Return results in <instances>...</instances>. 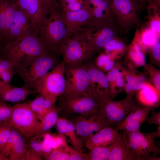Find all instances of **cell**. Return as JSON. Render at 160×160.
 <instances>
[{
  "instance_id": "obj_1",
  "label": "cell",
  "mask_w": 160,
  "mask_h": 160,
  "mask_svg": "<svg viewBox=\"0 0 160 160\" xmlns=\"http://www.w3.org/2000/svg\"><path fill=\"white\" fill-rule=\"evenodd\" d=\"M60 55L51 51L39 56L27 57L15 65L13 70L22 79L25 86L34 88L38 81L60 62Z\"/></svg>"
},
{
  "instance_id": "obj_2",
  "label": "cell",
  "mask_w": 160,
  "mask_h": 160,
  "mask_svg": "<svg viewBox=\"0 0 160 160\" xmlns=\"http://www.w3.org/2000/svg\"><path fill=\"white\" fill-rule=\"evenodd\" d=\"M75 33L84 39L88 43L92 55L104 47L120 33L114 19H93L80 26Z\"/></svg>"
},
{
  "instance_id": "obj_3",
  "label": "cell",
  "mask_w": 160,
  "mask_h": 160,
  "mask_svg": "<svg viewBox=\"0 0 160 160\" xmlns=\"http://www.w3.org/2000/svg\"><path fill=\"white\" fill-rule=\"evenodd\" d=\"M38 36L51 51L60 54V46L71 36L57 3L49 9L47 19L40 29Z\"/></svg>"
},
{
  "instance_id": "obj_4",
  "label": "cell",
  "mask_w": 160,
  "mask_h": 160,
  "mask_svg": "<svg viewBox=\"0 0 160 160\" xmlns=\"http://www.w3.org/2000/svg\"><path fill=\"white\" fill-rule=\"evenodd\" d=\"M51 51L38 35H31L14 43L0 45V57L14 66L26 58L39 56Z\"/></svg>"
},
{
  "instance_id": "obj_5",
  "label": "cell",
  "mask_w": 160,
  "mask_h": 160,
  "mask_svg": "<svg viewBox=\"0 0 160 160\" xmlns=\"http://www.w3.org/2000/svg\"><path fill=\"white\" fill-rule=\"evenodd\" d=\"M121 136L138 160L160 159V157L157 156L160 153V150L154 142V138L159 137L156 131L144 133L140 130L133 132L124 131Z\"/></svg>"
},
{
  "instance_id": "obj_6",
  "label": "cell",
  "mask_w": 160,
  "mask_h": 160,
  "mask_svg": "<svg viewBox=\"0 0 160 160\" xmlns=\"http://www.w3.org/2000/svg\"><path fill=\"white\" fill-rule=\"evenodd\" d=\"M12 114L6 122L25 138L40 135V122L28 103H19L13 107Z\"/></svg>"
},
{
  "instance_id": "obj_7",
  "label": "cell",
  "mask_w": 160,
  "mask_h": 160,
  "mask_svg": "<svg viewBox=\"0 0 160 160\" xmlns=\"http://www.w3.org/2000/svg\"><path fill=\"white\" fill-rule=\"evenodd\" d=\"M105 98L96 93L87 91L71 99H59L58 108L65 115H88L100 111L101 102Z\"/></svg>"
},
{
  "instance_id": "obj_8",
  "label": "cell",
  "mask_w": 160,
  "mask_h": 160,
  "mask_svg": "<svg viewBox=\"0 0 160 160\" xmlns=\"http://www.w3.org/2000/svg\"><path fill=\"white\" fill-rule=\"evenodd\" d=\"M64 63L65 88L63 94L58 97L59 100L71 99L87 91L89 82V74L83 62Z\"/></svg>"
},
{
  "instance_id": "obj_9",
  "label": "cell",
  "mask_w": 160,
  "mask_h": 160,
  "mask_svg": "<svg viewBox=\"0 0 160 160\" xmlns=\"http://www.w3.org/2000/svg\"><path fill=\"white\" fill-rule=\"evenodd\" d=\"M65 81V63L62 60L38 81L34 89L45 98L57 99L64 92Z\"/></svg>"
},
{
  "instance_id": "obj_10",
  "label": "cell",
  "mask_w": 160,
  "mask_h": 160,
  "mask_svg": "<svg viewBox=\"0 0 160 160\" xmlns=\"http://www.w3.org/2000/svg\"><path fill=\"white\" fill-rule=\"evenodd\" d=\"M112 5L120 33H127L140 25L139 0H112Z\"/></svg>"
},
{
  "instance_id": "obj_11",
  "label": "cell",
  "mask_w": 160,
  "mask_h": 160,
  "mask_svg": "<svg viewBox=\"0 0 160 160\" xmlns=\"http://www.w3.org/2000/svg\"><path fill=\"white\" fill-rule=\"evenodd\" d=\"M59 52L66 63L76 64L90 60L93 56L87 42L81 35L73 33L62 44Z\"/></svg>"
},
{
  "instance_id": "obj_12",
  "label": "cell",
  "mask_w": 160,
  "mask_h": 160,
  "mask_svg": "<svg viewBox=\"0 0 160 160\" xmlns=\"http://www.w3.org/2000/svg\"><path fill=\"white\" fill-rule=\"evenodd\" d=\"M71 122L83 143L94 132L110 126L101 110L88 115H79L75 117Z\"/></svg>"
},
{
  "instance_id": "obj_13",
  "label": "cell",
  "mask_w": 160,
  "mask_h": 160,
  "mask_svg": "<svg viewBox=\"0 0 160 160\" xmlns=\"http://www.w3.org/2000/svg\"><path fill=\"white\" fill-rule=\"evenodd\" d=\"M136 105L132 98L127 97L120 101L105 98L100 110L110 126L119 124Z\"/></svg>"
},
{
  "instance_id": "obj_14",
  "label": "cell",
  "mask_w": 160,
  "mask_h": 160,
  "mask_svg": "<svg viewBox=\"0 0 160 160\" xmlns=\"http://www.w3.org/2000/svg\"><path fill=\"white\" fill-rule=\"evenodd\" d=\"M19 8L25 14L38 35L47 20L49 12L42 0H15Z\"/></svg>"
},
{
  "instance_id": "obj_15",
  "label": "cell",
  "mask_w": 160,
  "mask_h": 160,
  "mask_svg": "<svg viewBox=\"0 0 160 160\" xmlns=\"http://www.w3.org/2000/svg\"><path fill=\"white\" fill-rule=\"evenodd\" d=\"M83 63L89 77L87 91L94 92L105 98L112 99L106 75L94 63L90 62L89 60Z\"/></svg>"
},
{
  "instance_id": "obj_16",
  "label": "cell",
  "mask_w": 160,
  "mask_h": 160,
  "mask_svg": "<svg viewBox=\"0 0 160 160\" xmlns=\"http://www.w3.org/2000/svg\"><path fill=\"white\" fill-rule=\"evenodd\" d=\"M34 35H38L28 17L17 4L13 24L10 30L9 41L6 44L15 43L24 37Z\"/></svg>"
},
{
  "instance_id": "obj_17",
  "label": "cell",
  "mask_w": 160,
  "mask_h": 160,
  "mask_svg": "<svg viewBox=\"0 0 160 160\" xmlns=\"http://www.w3.org/2000/svg\"><path fill=\"white\" fill-rule=\"evenodd\" d=\"M152 107H142L136 105L116 127L118 130L129 132L140 130L142 124L146 121Z\"/></svg>"
},
{
  "instance_id": "obj_18",
  "label": "cell",
  "mask_w": 160,
  "mask_h": 160,
  "mask_svg": "<svg viewBox=\"0 0 160 160\" xmlns=\"http://www.w3.org/2000/svg\"><path fill=\"white\" fill-rule=\"evenodd\" d=\"M61 11L70 36L79 26L94 19L93 8L87 3L78 10Z\"/></svg>"
},
{
  "instance_id": "obj_19",
  "label": "cell",
  "mask_w": 160,
  "mask_h": 160,
  "mask_svg": "<svg viewBox=\"0 0 160 160\" xmlns=\"http://www.w3.org/2000/svg\"><path fill=\"white\" fill-rule=\"evenodd\" d=\"M120 135L116 128L107 126L90 136L85 141V145L89 150L96 147L111 145Z\"/></svg>"
},
{
  "instance_id": "obj_20",
  "label": "cell",
  "mask_w": 160,
  "mask_h": 160,
  "mask_svg": "<svg viewBox=\"0 0 160 160\" xmlns=\"http://www.w3.org/2000/svg\"><path fill=\"white\" fill-rule=\"evenodd\" d=\"M58 132L68 137L73 148L79 152L82 151L83 142L78 135L73 123L65 118H58L56 124Z\"/></svg>"
},
{
  "instance_id": "obj_21",
  "label": "cell",
  "mask_w": 160,
  "mask_h": 160,
  "mask_svg": "<svg viewBox=\"0 0 160 160\" xmlns=\"http://www.w3.org/2000/svg\"><path fill=\"white\" fill-rule=\"evenodd\" d=\"M36 92V90H32L24 86L20 87H12L9 83L0 94V102H19Z\"/></svg>"
},
{
  "instance_id": "obj_22",
  "label": "cell",
  "mask_w": 160,
  "mask_h": 160,
  "mask_svg": "<svg viewBox=\"0 0 160 160\" xmlns=\"http://www.w3.org/2000/svg\"><path fill=\"white\" fill-rule=\"evenodd\" d=\"M108 160H138L135 154L124 142L121 135L113 144Z\"/></svg>"
},
{
  "instance_id": "obj_23",
  "label": "cell",
  "mask_w": 160,
  "mask_h": 160,
  "mask_svg": "<svg viewBox=\"0 0 160 160\" xmlns=\"http://www.w3.org/2000/svg\"><path fill=\"white\" fill-rule=\"evenodd\" d=\"M106 76L111 96L113 99L124 87L125 83L123 75L118 68L113 67L109 71Z\"/></svg>"
},
{
  "instance_id": "obj_24",
  "label": "cell",
  "mask_w": 160,
  "mask_h": 160,
  "mask_svg": "<svg viewBox=\"0 0 160 160\" xmlns=\"http://www.w3.org/2000/svg\"><path fill=\"white\" fill-rule=\"evenodd\" d=\"M138 91L137 97L139 101L146 107L154 106L160 100V97L155 88L147 83Z\"/></svg>"
},
{
  "instance_id": "obj_25",
  "label": "cell",
  "mask_w": 160,
  "mask_h": 160,
  "mask_svg": "<svg viewBox=\"0 0 160 160\" xmlns=\"http://www.w3.org/2000/svg\"><path fill=\"white\" fill-rule=\"evenodd\" d=\"M17 6L15 0H9L5 12L4 38L0 45L1 46L4 45L9 42L10 30L13 24Z\"/></svg>"
},
{
  "instance_id": "obj_26",
  "label": "cell",
  "mask_w": 160,
  "mask_h": 160,
  "mask_svg": "<svg viewBox=\"0 0 160 160\" xmlns=\"http://www.w3.org/2000/svg\"><path fill=\"white\" fill-rule=\"evenodd\" d=\"M25 137L15 129V136L10 160H21L28 148Z\"/></svg>"
},
{
  "instance_id": "obj_27",
  "label": "cell",
  "mask_w": 160,
  "mask_h": 160,
  "mask_svg": "<svg viewBox=\"0 0 160 160\" xmlns=\"http://www.w3.org/2000/svg\"><path fill=\"white\" fill-rule=\"evenodd\" d=\"M58 112V108L55 105L44 116L40 121V135L46 132L56 125Z\"/></svg>"
},
{
  "instance_id": "obj_28",
  "label": "cell",
  "mask_w": 160,
  "mask_h": 160,
  "mask_svg": "<svg viewBox=\"0 0 160 160\" xmlns=\"http://www.w3.org/2000/svg\"><path fill=\"white\" fill-rule=\"evenodd\" d=\"M113 144L105 147H95L89 150L86 160H108Z\"/></svg>"
},
{
  "instance_id": "obj_29",
  "label": "cell",
  "mask_w": 160,
  "mask_h": 160,
  "mask_svg": "<svg viewBox=\"0 0 160 160\" xmlns=\"http://www.w3.org/2000/svg\"><path fill=\"white\" fill-rule=\"evenodd\" d=\"M69 153L63 146L58 147L48 153L45 156L47 160H68Z\"/></svg>"
},
{
  "instance_id": "obj_30",
  "label": "cell",
  "mask_w": 160,
  "mask_h": 160,
  "mask_svg": "<svg viewBox=\"0 0 160 160\" xmlns=\"http://www.w3.org/2000/svg\"><path fill=\"white\" fill-rule=\"evenodd\" d=\"M124 73L127 82L131 86L134 93L142 89L147 83L140 81L135 75L128 73L125 71Z\"/></svg>"
},
{
  "instance_id": "obj_31",
  "label": "cell",
  "mask_w": 160,
  "mask_h": 160,
  "mask_svg": "<svg viewBox=\"0 0 160 160\" xmlns=\"http://www.w3.org/2000/svg\"><path fill=\"white\" fill-rule=\"evenodd\" d=\"M11 127L6 122H0V152L8 139Z\"/></svg>"
},
{
  "instance_id": "obj_32",
  "label": "cell",
  "mask_w": 160,
  "mask_h": 160,
  "mask_svg": "<svg viewBox=\"0 0 160 160\" xmlns=\"http://www.w3.org/2000/svg\"><path fill=\"white\" fill-rule=\"evenodd\" d=\"M9 0H0V38L1 42L2 43L4 34V23L5 12Z\"/></svg>"
},
{
  "instance_id": "obj_33",
  "label": "cell",
  "mask_w": 160,
  "mask_h": 160,
  "mask_svg": "<svg viewBox=\"0 0 160 160\" xmlns=\"http://www.w3.org/2000/svg\"><path fill=\"white\" fill-rule=\"evenodd\" d=\"M63 146L69 154L68 160H86L87 154L81 153L74 148L70 147L65 141L63 142Z\"/></svg>"
},
{
  "instance_id": "obj_34",
  "label": "cell",
  "mask_w": 160,
  "mask_h": 160,
  "mask_svg": "<svg viewBox=\"0 0 160 160\" xmlns=\"http://www.w3.org/2000/svg\"><path fill=\"white\" fill-rule=\"evenodd\" d=\"M130 59L137 66H144L145 64V56L141 49L135 50L131 49L129 52Z\"/></svg>"
},
{
  "instance_id": "obj_35",
  "label": "cell",
  "mask_w": 160,
  "mask_h": 160,
  "mask_svg": "<svg viewBox=\"0 0 160 160\" xmlns=\"http://www.w3.org/2000/svg\"><path fill=\"white\" fill-rule=\"evenodd\" d=\"M15 132V129L11 127L10 135L1 151V153L3 156L9 159L12 151Z\"/></svg>"
},
{
  "instance_id": "obj_36",
  "label": "cell",
  "mask_w": 160,
  "mask_h": 160,
  "mask_svg": "<svg viewBox=\"0 0 160 160\" xmlns=\"http://www.w3.org/2000/svg\"><path fill=\"white\" fill-rule=\"evenodd\" d=\"M44 99L45 97L40 95L34 100L28 103L30 108L39 119Z\"/></svg>"
},
{
  "instance_id": "obj_37",
  "label": "cell",
  "mask_w": 160,
  "mask_h": 160,
  "mask_svg": "<svg viewBox=\"0 0 160 160\" xmlns=\"http://www.w3.org/2000/svg\"><path fill=\"white\" fill-rule=\"evenodd\" d=\"M108 52L116 51L121 52L125 49L124 43L117 38L114 39L108 42L104 47Z\"/></svg>"
},
{
  "instance_id": "obj_38",
  "label": "cell",
  "mask_w": 160,
  "mask_h": 160,
  "mask_svg": "<svg viewBox=\"0 0 160 160\" xmlns=\"http://www.w3.org/2000/svg\"><path fill=\"white\" fill-rule=\"evenodd\" d=\"M13 108L6 102H0V122L8 120L12 114Z\"/></svg>"
},
{
  "instance_id": "obj_39",
  "label": "cell",
  "mask_w": 160,
  "mask_h": 160,
  "mask_svg": "<svg viewBox=\"0 0 160 160\" xmlns=\"http://www.w3.org/2000/svg\"><path fill=\"white\" fill-rule=\"evenodd\" d=\"M156 33L151 29H148L144 32L142 37V42L145 45L153 46L156 43Z\"/></svg>"
},
{
  "instance_id": "obj_40",
  "label": "cell",
  "mask_w": 160,
  "mask_h": 160,
  "mask_svg": "<svg viewBox=\"0 0 160 160\" xmlns=\"http://www.w3.org/2000/svg\"><path fill=\"white\" fill-rule=\"evenodd\" d=\"M97 65L106 71H109L114 66V63L109 56L104 55H100L97 60Z\"/></svg>"
},
{
  "instance_id": "obj_41",
  "label": "cell",
  "mask_w": 160,
  "mask_h": 160,
  "mask_svg": "<svg viewBox=\"0 0 160 160\" xmlns=\"http://www.w3.org/2000/svg\"><path fill=\"white\" fill-rule=\"evenodd\" d=\"M149 72L151 76L152 82L153 83L158 94L160 97V73L159 71L151 67L148 68Z\"/></svg>"
},
{
  "instance_id": "obj_42",
  "label": "cell",
  "mask_w": 160,
  "mask_h": 160,
  "mask_svg": "<svg viewBox=\"0 0 160 160\" xmlns=\"http://www.w3.org/2000/svg\"><path fill=\"white\" fill-rule=\"evenodd\" d=\"M57 99L45 98L42 104V108L39 118L41 121L44 116L55 105Z\"/></svg>"
},
{
  "instance_id": "obj_43",
  "label": "cell",
  "mask_w": 160,
  "mask_h": 160,
  "mask_svg": "<svg viewBox=\"0 0 160 160\" xmlns=\"http://www.w3.org/2000/svg\"><path fill=\"white\" fill-rule=\"evenodd\" d=\"M30 139L31 140L28 146L41 156H44L45 153L41 142L35 138V136Z\"/></svg>"
},
{
  "instance_id": "obj_44",
  "label": "cell",
  "mask_w": 160,
  "mask_h": 160,
  "mask_svg": "<svg viewBox=\"0 0 160 160\" xmlns=\"http://www.w3.org/2000/svg\"><path fill=\"white\" fill-rule=\"evenodd\" d=\"M42 156L28 146L21 160H41Z\"/></svg>"
},
{
  "instance_id": "obj_45",
  "label": "cell",
  "mask_w": 160,
  "mask_h": 160,
  "mask_svg": "<svg viewBox=\"0 0 160 160\" xmlns=\"http://www.w3.org/2000/svg\"><path fill=\"white\" fill-rule=\"evenodd\" d=\"M149 124H155L160 126V112H152L151 116L148 120Z\"/></svg>"
},
{
  "instance_id": "obj_46",
  "label": "cell",
  "mask_w": 160,
  "mask_h": 160,
  "mask_svg": "<svg viewBox=\"0 0 160 160\" xmlns=\"http://www.w3.org/2000/svg\"><path fill=\"white\" fill-rule=\"evenodd\" d=\"M13 75V70H7L3 71L0 75V77L6 83H9Z\"/></svg>"
},
{
  "instance_id": "obj_47",
  "label": "cell",
  "mask_w": 160,
  "mask_h": 160,
  "mask_svg": "<svg viewBox=\"0 0 160 160\" xmlns=\"http://www.w3.org/2000/svg\"><path fill=\"white\" fill-rule=\"evenodd\" d=\"M160 43L156 42L153 46L152 53L153 58L158 62L160 61Z\"/></svg>"
},
{
  "instance_id": "obj_48",
  "label": "cell",
  "mask_w": 160,
  "mask_h": 160,
  "mask_svg": "<svg viewBox=\"0 0 160 160\" xmlns=\"http://www.w3.org/2000/svg\"><path fill=\"white\" fill-rule=\"evenodd\" d=\"M0 63L3 71L13 70V65L7 60L0 57Z\"/></svg>"
},
{
  "instance_id": "obj_49",
  "label": "cell",
  "mask_w": 160,
  "mask_h": 160,
  "mask_svg": "<svg viewBox=\"0 0 160 160\" xmlns=\"http://www.w3.org/2000/svg\"><path fill=\"white\" fill-rule=\"evenodd\" d=\"M150 29L156 33H160V22L159 20L154 18L150 23Z\"/></svg>"
},
{
  "instance_id": "obj_50",
  "label": "cell",
  "mask_w": 160,
  "mask_h": 160,
  "mask_svg": "<svg viewBox=\"0 0 160 160\" xmlns=\"http://www.w3.org/2000/svg\"><path fill=\"white\" fill-rule=\"evenodd\" d=\"M42 1L48 12L52 7L57 4L56 0H42Z\"/></svg>"
},
{
  "instance_id": "obj_51",
  "label": "cell",
  "mask_w": 160,
  "mask_h": 160,
  "mask_svg": "<svg viewBox=\"0 0 160 160\" xmlns=\"http://www.w3.org/2000/svg\"><path fill=\"white\" fill-rule=\"evenodd\" d=\"M89 4L93 6L92 7L99 6L104 0H85Z\"/></svg>"
},
{
  "instance_id": "obj_52",
  "label": "cell",
  "mask_w": 160,
  "mask_h": 160,
  "mask_svg": "<svg viewBox=\"0 0 160 160\" xmlns=\"http://www.w3.org/2000/svg\"><path fill=\"white\" fill-rule=\"evenodd\" d=\"M8 83H6L0 80V94L6 87Z\"/></svg>"
},
{
  "instance_id": "obj_53",
  "label": "cell",
  "mask_w": 160,
  "mask_h": 160,
  "mask_svg": "<svg viewBox=\"0 0 160 160\" xmlns=\"http://www.w3.org/2000/svg\"><path fill=\"white\" fill-rule=\"evenodd\" d=\"M136 76L140 81L146 83V79L145 76L142 75H140L137 76Z\"/></svg>"
},
{
  "instance_id": "obj_54",
  "label": "cell",
  "mask_w": 160,
  "mask_h": 160,
  "mask_svg": "<svg viewBox=\"0 0 160 160\" xmlns=\"http://www.w3.org/2000/svg\"><path fill=\"white\" fill-rule=\"evenodd\" d=\"M156 132L158 134L159 137L160 136V126H159L157 127Z\"/></svg>"
},
{
  "instance_id": "obj_55",
  "label": "cell",
  "mask_w": 160,
  "mask_h": 160,
  "mask_svg": "<svg viewBox=\"0 0 160 160\" xmlns=\"http://www.w3.org/2000/svg\"><path fill=\"white\" fill-rule=\"evenodd\" d=\"M3 70L1 68V65H0V75L1 74V72L3 71Z\"/></svg>"
},
{
  "instance_id": "obj_56",
  "label": "cell",
  "mask_w": 160,
  "mask_h": 160,
  "mask_svg": "<svg viewBox=\"0 0 160 160\" xmlns=\"http://www.w3.org/2000/svg\"><path fill=\"white\" fill-rule=\"evenodd\" d=\"M143 0H139L140 5L142 3Z\"/></svg>"
},
{
  "instance_id": "obj_57",
  "label": "cell",
  "mask_w": 160,
  "mask_h": 160,
  "mask_svg": "<svg viewBox=\"0 0 160 160\" xmlns=\"http://www.w3.org/2000/svg\"><path fill=\"white\" fill-rule=\"evenodd\" d=\"M1 39H0V44H1Z\"/></svg>"
}]
</instances>
